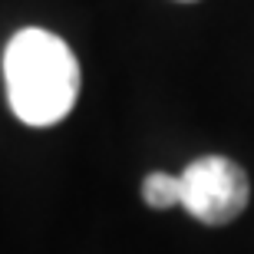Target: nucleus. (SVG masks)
Segmentation results:
<instances>
[{
    "instance_id": "f257e3e1",
    "label": "nucleus",
    "mask_w": 254,
    "mask_h": 254,
    "mask_svg": "<svg viewBox=\"0 0 254 254\" xmlns=\"http://www.w3.org/2000/svg\"><path fill=\"white\" fill-rule=\"evenodd\" d=\"M7 103L20 123L57 126L79 96V63L66 40L40 27L13 33L3 50Z\"/></svg>"
},
{
    "instance_id": "f03ea898",
    "label": "nucleus",
    "mask_w": 254,
    "mask_h": 254,
    "mask_svg": "<svg viewBox=\"0 0 254 254\" xmlns=\"http://www.w3.org/2000/svg\"><path fill=\"white\" fill-rule=\"evenodd\" d=\"M182 208L205 225H228L248 208L251 185L238 162L225 155H201L179 175Z\"/></svg>"
},
{
    "instance_id": "7ed1b4c3",
    "label": "nucleus",
    "mask_w": 254,
    "mask_h": 254,
    "mask_svg": "<svg viewBox=\"0 0 254 254\" xmlns=\"http://www.w3.org/2000/svg\"><path fill=\"white\" fill-rule=\"evenodd\" d=\"M142 198H145V205H152V208L182 205V182H179V175L152 172L149 179L142 182Z\"/></svg>"
}]
</instances>
